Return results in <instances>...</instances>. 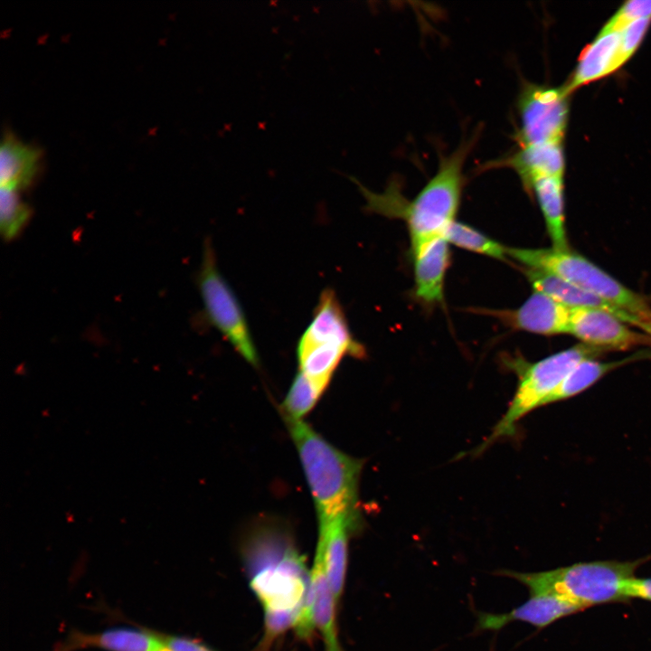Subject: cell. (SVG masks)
Instances as JSON below:
<instances>
[{"label":"cell","mask_w":651,"mask_h":651,"mask_svg":"<svg viewBox=\"0 0 651 651\" xmlns=\"http://www.w3.org/2000/svg\"><path fill=\"white\" fill-rule=\"evenodd\" d=\"M524 187L529 194L535 196L552 247L569 249L565 229L563 177H536Z\"/></svg>","instance_id":"cell-20"},{"label":"cell","mask_w":651,"mask_h":651,"mask_svg":"<svg viewBox=\"0 0 651 651\" xmlns=\"http://www.w3.org/2000/svg\"><path fill=\"white\" fill-rule=\"evenodd\" d=\"M443 237L449 244L474 253L503 261L509 259L508 247L464 222H453L444 231Z\"/></svg>","instance_id":"cell-23"},{"label":"cell","mask_w":651,"mask_h":651,"mask_svg":"<svg viewBox=\"0 0 651 651\" xmlns=\"http://www.w3.org/2000/svg\"><path fill=\"white\" fill-rule=\"evenodd\" d=\"M651 556L635 561H595L538 572L500 571L525 585L530 594L554 593L583 609L629 599L627 587L635 571Z\"/></svg>","instance_id":"cell-4"},{"label":"cell","mask_w":651,"mask_h":651,"mask_svg":"<svg viewBox=\"0 0 651 651\" xmlns=\"http://www.w3.org/2000/svg\"><path fill=\"white\" fill-rule=\"evenodd\" d=\"M605 352L581 343L534 363H528L522 357L511 360L510 368L518 377L516 391L505 413L477 450L483 451L498 439L513 436L518 420L537 407L544 406L546 400L578 363Z\"/></svg>","instance_id":"cell-5"},{"label":"cell","mask_w":651,"mask_h":651,"mask_svg":"<svg viewBox=\"0 0 651 651\" xmlns=\"http://www.w3.org/2000/svg\"><path fill=\"white\" fill-rule=\"evenodd\" d=\"M360 514H344L318 520V540L316 554L324 564L332 590L338 603L342 596L347 570L348 540L356 529Z\"/></svg>","instance_id":"cell-12"},{"label":"cell","mask_w":651,"mask_h":651,"mask_svg":"<svg viewBox=\"0 0 651 651\" xmlns=\"http://www.w3.org/2000/svg\"><path fill=\"white\" fill-rule=\"evenodd\" d=\"M324 392L306 375L298 372L282 403L284 416L302 420L314 408Z\"/></svg>","instance_id":"cell-25"},{"label":"cell","mask_w":651,"mask_h":651,"mask_svg":"<svg viewBox=\"0 0 651 651\" xmlns=\"http://www.w3.org/2000/svg\"><path fill=\"white\" fill-rule=\"evenodd\" d=\"M197 283L210 323L246 362L257 366L258 353L244 312L217 267L215 252L209 240L204 242Z\"/></svg>","instance_id":"cell-7"},{"label":"cell","mask_w":651,"mask_h":651,"mask_svg":"<svg viewBox=\"0 0 651 651\" xmlns=\"http://www.w3.org/2000/svg\"><path fill=\"white\" fill-rule=\"evenodd\" d=\"M507 254L523 267L545 271L606 299L627 313H651L646 299L590 259L569 249L509 248Z\"/></svg>","instance_id":"cell-6"},{"label":"cell","mask_w":651,"mask_h":651,"mask_svg":"<svg viewBox=\"0 0 651 651\" xmlns=\"http://www.w3.org/2000/svg\"><path fill=\"white\" fill-rule=\"evenodd\" d=\"M105 651H166L159 632L139 627H114L96 633L72 631L55 651L84 648Z\"/></svg>","instance_id":"cell-15"},{"label":"cell","mask_w":651,"mask_h":651,"mask_svg":"<svg viewBox=\"0 0 651 651\" xmlns=\"http://www.w3.org/2000/svg\"><path fill=\"white\" fill-rule=\"evenodd\" d=\"M474 139L461 144L442 157L435 175L412 201L403 202L392 183L382 193H375L358 184L369 211L402 218L409 229L410 249L434 237L442 236L456 221L464 184L463 165Z\"/></svg>","instance_id":"cell-2"},{"label":"cell","mask_w":651,"mask_h":651,"mask_svg":"<svg viewBox=\"0 0 651 651\" xmlns=\"http://www.w3.org/2000/svg\"><path fill=\"white\" fill-rule=\"evenodd\" d=\"M500 162L515 171L524 186L536 177H563L565 168L561 143L522 146Z\"/></svg>","instance_id":"cell-19"},{"label":"cell","mask_w":651,"mask_h":651,"mask_svg":"<svg viewBox=\"0 0 651 651\" xmlns=\"http://www.w3.org/2000/svg\"><path fill=\"white\" fill-rule=\"evenodd\" d=\"M641 18H651V0H631L624 3L601 30L620 32L632 21Z\"/></svg>","instance_id":"cell-26"},{"label":"cell","mask_w":651,"mask_h":651,"mask_svg":"<svg viewBox=\"0 0 651 651\" xmlns=\"http://www.w3.org/2000/svg\"><path fill=\"white\" fill-rule=\"evenodd\" d=\"M584 609L571 599L554 593L530 594L522 605L505 613L479 612L476 630H499L510 622L521 621L543 628L556 620Z\"/></svg>","instance_id":"cell-11"},{"label":"cell","mask_w":651,"mask_h":651,"mask_svg":"<svg viewBox=\"0 0 651 651\" xmlns=\"http://www.w3.org/2000/svg\"><path fill=\"white\" fill-rule=\"evenodd\" d=\"M638 316L639 317L635 326L641 329L651 338V313Z\"/></svg>","instance_id":"cell-30"},{"label":"cell","mask_w":651,"mask_h":651,"mask_svg":"<svg viewBox=\"0 0 651 651\" xmlns=\"http://www.w3.org/2000/svg\"><path fill=\"white\" fill-rule=\"evenodd\" d=\"M449 243L434 237L411 248L414 297L422 304H439L444 298L445 278L451 261Z\"/></svg>","instance_id":"cell-14"},{"label":"cell","mask_w":651,"mask_h":651,"mask_svg":"<svg viewBox=\"0 0 651 651\" xmlns=\"http://www.w3.org/2000/svg\"><path fill=\"white\" fill-rule=\"evenodd\" d=\"M296 445L318 520L359 514L363 463L342 452L302 420L284 416Z\"/></svg>","instance_id":"cell-3"},{"label":"cell","mask_w":651,"mask_h":651,"mask_svg":"<svg viewBox=\"0 0 651 651\" xmlns=\"http://www.w3.org/2000/svg\"><path fill=\"white\" fill-rule=\"evenodd\" d=\"M41 162V151L5 132L0 146V184L19 191L34 179Z\"/></svg>","instance_id":"cell-18"},{"label":"cell","mask_w":651,"mask_h":651,"mask_svg":"<svg viewBox=\"0 0 651 651\" xmlns=\"http://www.w3.org/2000/svg\"><path fill=\"white\" fill-rule=\"evenodd\" d=\"M567 87H546L526 83L517 99L520 127L518 146L561 143L569 112Z\"/></svg>","instance_id":"cell-8"},{"label":"cell","mask_w":651,"mask_h":651,"mask_svg":"<svg viewBox=\"0 0 651 651\" xmlns=\"http://www.w3.org/2000/svg\"><path fill=\"white\" fill-rule=\"evenodd\" d=\"M569 334L606 352L651 344L647 335L631 330L612 313L598 308H571Z\"/></svg>","instance_id":"cell-9"},{"label":"cell","mask_w":651,"mask_h":651,"mask_svg":"<svg viewBox=\"0 0 651 651\" xmlns=\"http://www.w3.org/2000/svg\"><path fill=\"white\" fill-rule=\"evenodd\" d=\"M627 597L651 601V578L631 579L627 587Z\"/></svg>","instance_id":"cell-29"},{"label":"cell","mask_w":651,"mask_h":651,"mask_svg":"<svg viewBox=\"0 0 651 651\" xmlns=\"http://www.w3.org/2000/svg\"><path fill=\"white\" fill-rule=\"evenodd\" d=\"M623 64L620 32L601 30L581 52L571 80L566 87L571 92L616 71Z\"/></svg>","instance_id":"cell-17"},{"label":"cell","mask_w":651,"mask_h":651,"mask_svg":"<svg viewBox=\"0 0 651 651\" xmlns=\"http://www.w3.org/2000/svg\"><path fill=\"white\" fill-rule=\"evenodd\" d=\"M160 636L166 651H215L197 639L188 637L163 633H160Z\"/></svg>","instance_id":"cell-28"},{"label":"cell","mask_w":651,"mask_h":651,"mask_svg":"<svg viewBox=\"0 0 651 651\" xmlns=\"http://www.w3.org/2000/svg\"><path fill=\"white\" fill-rule=\"evenodd\" d=\"M250 587L265 614V638L294 627L307 606L310 573L289 533L275 522L251 530L243 547Z\"/></svg>","instance_id":"cell-1"},{"label":"cell","mask_w":651,"mask_h":651,"mask_svg":"<svg viewBox=\"0 0 651 651\" xmlns=\"http://www.w3.org/2000/svg\"><path fill=\"white\" fill-rule=\"evenodd\" d=\"M650 23L651 18L637 19L627 24L620 31L621 57L624 63L627 61L640 45Z\"/></svg>","instance_id":"cell-27"},{"label":"cell","mask_w":651,"mask_h":651,"mask_svg":"<svg viewBox=\"0 0 651 651\" xmlns=\"http://www.w3.org/2000/svg\"><path fill=\"white\" fill-rule=\"evenodd\" d=\"M647 354H650L640 352L629 357L608 363L586 359L571 371L560 386L546 400L544 405L573 397L592 386L608 373L630 362L645 358Z\"/></svg>","instance_id":"cell-22"},{"label":"cell","mask_w":651,"mask_h":651,"mask_svg":"<svg viewBox=\"0 0 651 651\" xmlns=\"http://www.w3.org/2000/svg\"><path fill=\"white\" fill-rule=\"evenodd\" d=\"M476 313L491 316L514 330L555 335L569 334L571 308L546 295L534 291L515 309L476 308Z\"/></svg>","instance_id":"cell-10"},{"label":"cell","mask_w":651,"mask_h":651,"mask_svg":"<svg viewBox=\"0 0 651 651\" xmlns=\"http://www.w3.org/2000/svg\"><path fill=\"white\" fill-rule=\"evenodd\" d=\"M299 372L325 391L341 360L353 352L338 344H316L297 348Z\"/></svg>","instance_id":"cell-21"},{"label":"cell","mask_w":651,"mask_h":651,"mask_svg":"<svg viewBox=\"0 0 651 651\" xmlns=\"http://www.w3.org/2000/svg\"><path fill=\"white\" fill-rule=\"evenodd\" d=\"M523 273L534 291L542 293L570 308H598L609 311L624 321L635 325L637 316L626 312L606 299L574 286L562 278L536 269L523 267Z\"/></svg>","instance_id":"cell-16"},{"label":"cell","mask_w":651,"mask_h":651,"mask_svg":"<svg viewBox=\"0 0 651 651\" xmlns=\"http://www.w3.org/2000/svg\"><path fill=\"white\" fill-rule=\"evenodd\" d=\"M31 216L28 204L18 191L2 188L0 191V231L4 239L15 238L25 227Z\"/></svg>","instance_id":"cell-24"},{"label":"cell","mask_w":651,"mask_h":651,"mask_svg":"<svg viewBox=\"0 0 651 651\" xmlns=\"http://www.w3.org/2000/svg\"><path fill=\"white\" fill-rule=\"evenodd\" d=\"M339 344L349 348L354 358H363V345L353 336L344 312L333 289H325L319 297L311 323L297 345Z\"/></svg>","instance_id":"cell-13"}]
</instances>
